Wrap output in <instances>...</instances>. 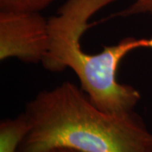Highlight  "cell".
Returning a JSON list of instances; mask_svg holds the SVG:
<instances>
[{
  "mask_svg": "<svg viewBox=\"0 0 152 152\" xmlns=\"http://www.w3.org/2000/svg\"><path fill=\"white\" fill-rule=\"evenodd\" d=\"M24 113L30 129L18 152L58 146L83 152H152V133L140 115L105 113L73 82L38 92Z\"/></svg>",
  "mask_w": 152,
  "mask_h": 152,
  "instance_id": "1",
  "label": "cell"
},
{
  "mask_svg": "<svg viewBox=\"0 0 152 152\" xmlns=\"http://www.w3.org/2000/svg\"><path fill=\"white\" fill-rule=\"evenodd\" d=\"M118 0H67L54 15L48 18L49 48L42 64L50 72L70 69L83 91L94 105L105 113L124 115L134 111L140 92L118 80L122 60L139 48H152V38H123L117 44L89 53L81 45L84 33L92 25L96 13Z\"/></svg>",
  "mask_w": 152,
  "mask_h": 152,
  "instance_id": "2",
  "label": "cell"
},
{
  "mask_svg": "<svg viewBox=\"0 0 152 152\" xmlns=\"http://www.w3.org/2000/svg\"><path fill=\"white\" fill-rule=\"evenodd\" d=\"M48 19L42 12L0 10V60L43 61L49 48Z\"/></svg>",
  "mask_w": 152,
  "mask_h": 152,
  "instance_id": "3",
  "label": "cell"
},
{
  "mask_svg": "<svg viewBox=\"0 0 152 152\" xmlns=\"http://www.w3.org/2000/svg\"><path fill=\"white\" fill-rule=\"evenodd\" d=\"M30 129V124L24 112L13 118L0 123V152H18L20 144Z\"/></svg>",
  "mask_w": 152,
  "mask_h": 152,
  "instance_id": "4",
  "label": "cell"
},
{
  "mask_svg": "<svg viewBox=\"0 0 152 152\" xmlns=\"http://www.w3.org/2000/svg\"><path fill=\"white\" fill-rule=\"evenodd\" d=\"M57 0H0V10L42 12Z\"/></svg>",
  "mask_w": 152,
  "mask_h": 152,
  "instance_id": "5",
  "label": "cell"
},
{
  "mask_svg": "<svg viewBox=\"0 0 152 152\" xmlns=\"http://www.w3.org/2000/svg\"><path fill=\"white\" fill-rule=\"evenodd\" d=\"M137 15H146L152 19V0H129V4L113 17L129 18Z\"/></svg>",
  "mask_w": 152,
  "mask_h": 152,
  "instance_id": "6",
  "label": "cell"
},
{
  "mask_svg": "<svg viewBox=\"0 0 152 152\" xmlns=\"http://www.w3.org/2000/svg\"><path fill=\"white\" fill-rule=\"evenodd\" d=\"M39 152H83L80 151H78L75 149H73V148H69V147H52V148H48V149H46L43 150L42 151Z\"/></svg>",
  "mask_w": 152,
  "mask_h": 152,
  "instance_id": "7",
  "label": "cell"
}]
</instances>
